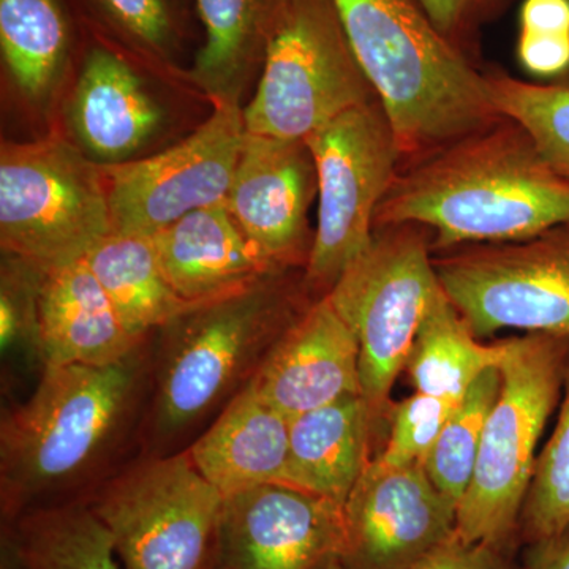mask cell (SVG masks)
Listing matches in <instances>:
<instances>
[{
	"label": "cell",
	"mask_w": 569,
	"mask_h": 569,
	"mask_svg": "<svg viewBox=\"0 0 569 569\" xmlns=\"http://www.w3.org/2000/svg\"><path fill=\"white\" fill-rule=\"evenodd\" d=\"M400 223L430 230L433 253L523 241L569 223V181L503 116L400 167L376 228Z\"/></svg>",
	"instance_id": "obj_1"
},
{
	"label": "cell",
	"mask_w": 569,
	"mask_h": 569,
	"mask_svg": "<svg viewBox=\"0 0 569 569\" xmlns=\"http://www.w3.org/2000/svg\"><path fill=\"white\" fill-rule=\"evenodd\" d=\"M395 129L403 163L503 118L485 70L445 39L418 0H332Z\"/></svg>",
	"instance_id": "obj_2"
},
{
	"label": "cell",
	"mask_w": 569,
	"mask_h": 569,
	"mask_svg": "<svg viewBox=\"0 0 569 569\" xmlns=\"http://www.w3.org/2000/svg\"><path fill=\"white\" fill-rule=\"evenodd\" d=\"M144 377L141 347L110 366L44 367L0 425L3 512L22 515L91 473L132 421Z\"/></svg>",
	"instance_id": "obj_3"
},
{
	"label": "cell",
	"mask_w": 569,
	"mask_h": 569,
	"mask_svg": "<svg viewBox=\"0 0 569 569\" xmlns=\"http://www.w3.org/2000/svg\"><path fill=\"white\" fill-rule=\"evenodd\" d=\"M280 272L197 306L163 328L152 407L153 436L171 440L246 387L301 313Z\"/></svg>",
	"instance_id": "obj_4"
},
{
	"label": "cell",
	"mask_w": 569,
	"mask_h": 569,
	"mask_svg": "<svg viewBox=\"0 0 569 569\" xmlns=\"http://www.w3.org/2000/svg\"><path fill=\"white\" fill-rule=\"evenodd\" d=\"M569 361L568 337L529 332L508 340L501 389L486 421L477 468L458 507L462 541L500 546L522 515L539 438L559 406Z\"/></svg>",
	"instance_id": "obj_5"
},
{
	"label": "cell",
	"mask_w": 569,
	"mask_h": 569,
	"mask_svg": "<svg viewBox=\"0 0 569 569\" xmlns=\"http://www.w3.org/2000/svg\"><path fill=\"white\" fill-rule=\"evenodd\" d=\"M110 231V203L100 163L61 138L3 142V253L48 272L84 260Z\"/></svg>",
	"instance_id": "obj_6"
},
{
	"label": "cell",
	"mask_w": 569,
	"mask_h": 569,
	"mask_svg": "<svg viewBox=\"0 0 569 569\" xmlns=\"http://www.w3.org/2000/svg\"><path fill=\"white\" fill-rule=\"evenodd\" d=\"M378 99L332 0H287L244 108L247 132L306 141L343 112Z\"/></svg>",
	"instance_id": "obj_7"
},
{
	"label": "cell",
	"mask_w": 569,
	"mask_h": 569,
	"mask_svg": "<svg viewBox=\"0 0 569 569\" xmlns=\"http://www.w3.org/2000/svg\"><path fill=\"white\" fill-rule=\"evenodd\" d=\"M432 253V233L421 224L376 228L365 253L326 295L358 340L362 396L373 418L387 406L440 290Z\"/></svg>",
	"instance_id": "obj_8"
},
{
	"label": "cell",
	"mask_w": 569,
	"mask_h": 569,
	"mask_svg": "<svg viewBox=\"0 0 569 569\" xmlns=\"http://www.w3.org/2000/svg\"><path fill=\"white\" fill-rule=\"evenodd\" d=\"M306 142L316 162L318 217L305 284L325 296L372 242L378 208L403 159L378 99L343 112Z\"/></svg>",
	"instance_id": "obj_9"
},
{
	"label": "cell",
	"mask_w": 569,
	"mask_h": 569,
	"mask_svg": "<svg viewBox=\"0 0 569 569\" xmlns=\"http://www.w3.org/2000/svg\"><path fill=\"white\" fill-rule=\"evenodd\" d=\"M126 569H203L211 563L223 496L189 452L140 460L89 501Z\"/></svg>",
	"instance_id": "obj_10"
},
{
	"label": "cell",
	"mask_w": 569,
	"mask_h": 569,
	"mask_svg": "<svg viewBox=\"0 0 569 569\" xmlns=\"http://www.w3.org/2000/svg\"><path fill=\"white\" fill-rule=\"evenodd\" d=\"M433 266L475 336L519 329L569 339V223L523 241L447 250Z\"/></svg>",
	"instance_id": "obj_11"
},
{
	"label": "cell",
	"mask_w": 569,
	"mask_h": 569,
	"mask_svg": "<svg viewBox=\"0 0 569 569\" xmlns=\"http://www.w3.org/2000/svg\"><path fill=\"white\" fill-rule=\"evenodd\" d=\"M246 132L239 103L213 100L212 114L178 144L146 159L100 164L111 231L152 236L187 213L224 203Z\"/></svg>",
	"instance_id": "obj_12"
},
{
	"label": "cell",
	"mask_w": 569,
	"mask_h": 569,
	"mask_svg": "<svg viewBox=\"0 0 569 569\" xmlns=\"http://www.w3.org/2000/svg\"><path fill=\"white\" fill-rule=\"evenodd\" d=\"M458 505L425 467L370 460L343 505L339 560L347 569H413L456 533Z\"/></svg>",
	"instance_id": "obj_13"
},
{
	"label": "cell",
	"mask_w": 569,
	"mask_h": 569,
	"mask_svg": "<svg viewBox=\"0 0 569 569\" xmlns=\"http://www.w3.org/2000/svg\"><path fill=\"white\" fill-rule=\"evenodd\" d=\"M343 507L287 485L223 498L213 569H321L339 557Z\"/></svg>",
	"instance_id": "obj_14"
},
{
	"label": "cell",
	"mask_w": 569,
	"mask_h": 569,
	"mask_svg": "<svg viewBox=\"0 0 569 569\" xmlns=\"http://www.w3.org/2000/svg\"><path fill=\"white\" fill-rule=\"evenodd\" d=\"M317 193L316 162L306 141L246 132L224 204L272 271L306 268L313 241L307 213Z\"/></svg>",
	"instance_id": "obj_15"
},
{
	"label": "cell",
	"mask_w": 569,
	"mask_h": 569,
	"mask_svg": "<svg viewBox=\"0 0 569 569\" xmlns=\"http://www.w3.org/2000/svg\"><path fill=\"white\" fill-rule=\"evenodd\" d=\"M249 383L288 419L362 395L358 340L328 296L288 326Z\"/></svg>",
	"instance_id": "obj_16"
},
{
	"label": "cell",
	"mask_w": 569,
	"mask_h": 569,
	"mask_svg": "<svg viewBox=\"0 0 569 569\" xmlns=\"http://www.w3.org/2000/svg\"><path fill=\"white\" fill-rule=\"evenodd\" d=\"M162 121V108L129 59L107 40H93L70 104L71 130L81 151L100 164L127 162Z\"/></svg>",
	"instance_id": "obj_17"
},
{
	"label": "cell",
	"mask_w": 569,
	"mask_h": 569,
	"mask_svg": "<svg viewBox=\"0 0 569 569\" xmlns=\"http://www.w3.org/2000/svg\"><path fill=\"white\" fill-rule=\"evenodd\" d=\"M152 241L176 293L194 305L227 298L276 274L224 203L187 213L152 234Z\"/></svg>",
	"instance_id": "obj_18"
},
{
	"label": "cell",
	"mask_w": 569,
	"mask_h": 569,
	"mask_svg": "<svg viewBox=\"0 0 569 569\" xmlns=\"http://www.w3.org/2000/svg\"><path fill=\"white\" fill-rule=\"evenodd\" d=\"M47 366H110L142 346L129 331L84 260L44 272L39 296Z\"/></svg>",
	"instance_id": "obj_19"
},
{
	"label": "cell",
	"mask_w": 569,
	"mask_h": 569,
	"mask_svg": "<svg viewBox=\"0 0 569 569\" xmlns=\"http://www.w3.org/2000/svg\"><path fill=\"white\" fill-rule=\"evenodd\" d=\"M187 452L223 498L258 486H288L290 419L247 383Z\"/></svg>",
	"instance_id": "obj_20"
},
{
	"label": "cell",
	"mask_w": 569,
	"mask_h": 569,
	"mask_svg": "<svg viewBox=\"0 0 569 569\" xmlns=\"http://www.w3.org/2000/svg\"><path fill=\"white\" fill-rule=\"evenodd\" d=\"M373 413L362 395L290 419L288 486L346 505L366 470Z\"/></svg>",
	"instance_id": "obj_21"
},
{
	"label": "cell",
	"mask_w": 569,
	"mask_h": 569,
	"mask_svg": "<svg viewBox=\"0 0 569 569\" xmlns=\"http://www.w3.org/2000/svg\"><path fill=\"white\" fill-rule=\"evenodd\" d=\"M203 26L192 80L212 100L238 102L241 84L261 70L287 0H193Z\"/></svg>",
	"instance_id": "obj_22"
},
{
	"label": "cell",
	"mask_w": 569,
	"mask_h": 569,
	"mask_svg": "<svg viewBox=\"0 0 569 569\" xmlns=\"http://www.w3.org/2000/svg\"><path fill=\"white\" fill-rule=\"evenodd\" d=\"M86 263L102 284L123 325L144 340L153 329H163L197 306L181 298L164 276L152 236H104Z\"/></svg>",
	"instance_id": "obj_23"
},
{
	"label": "cell",
	"mask_w": 569,
	"mask_h": 569,
	"mask_svg": "<svg viewBox=\"0 0 569 569\" xmlns=\"http://www.w3.org/2000/svg\"><path fill=\"white\" fill-rule=\"evenodd\" d=\"M507 350L508 340L479 343L440 287L419 326L406 369L418 392L462 400L486 370L500 367Z\"/></svg>",
	"instance_id": "obj_24"
},
{
	"label": "cell",
	"mask_w": 569,
	"mask_h": 569,
	"mask_svg": "<svg viewBox=\"0 0 569 569\" xmlns=\"http://www.w3.org/2000/svg\"><path fill=\"white\" fill-rule=\"evenodd\" d=\"M73 44L63 0H0V51L14 84L29 99L51 91Z\"/></svg>",
	"instance_id": "obj_25"
},
{
	"label": "cell",
	"mask_w": 569,
	"mask_h": 569,
	"mask_svg": "<svg viewBox=\"0 0 569 569\" xmlns=\"http://www.w3.org/2000/svg\"><path fill=\"white\" fill-rule=\"evenodd\" d=\"M17 548L26 569H122L111 531L81 501L22 512Z\"/></svg>",
	"instance_id": "obj_26"
},
{
	"label": "cell",
	"mask_w": 569,
	"mask_h": 569,
	"mask_svg": "<svg viewBox=\"0 0 569 569\" xmlns=\"http://www.w3.org/2000/svg\"><path fill=\"white\" fill-rule=\"evenodd\" d=\"M493 107L522 126L550 167L569 181V77L548 84L511 77L501 69H486Z\"/></svg>",
	"instance_id": "obj_27"
},
{
	"label": "cell",
	"mask_w": 569,
	"mask_h": 569,
	"mask_svg": "<svg viewBox=\"0 0 569 569\" xmlns=\"http://www.w3.org/2000/svg\"><path fill=\"white\" fill-rule=\"evenodd\" d=\"M500 389V367L486 370L460 400L422 466L438 492L458 507L473 479L486 421Z\"/></svg>",
	"instance_id": "obj_28"
},
{
	"label": "cell",
	"mask_w": 569,
	"mask_h": 569,
	"mask_svg": "<svg viewBox=\"0 0 569 569\" xmlns=\"http://www.w3.org/2000/svg\"><path fill=\"white\" fill-rule=\"evenodd\" d=\"M520 522L530 542L569 529V361L559 417L552 436L539 452Z\"/></svg>",
	"instance_id": "obj_29"
},
{
	"label": "cell",
	"mask_w": 569,
	"mask_h": 569,
	"mask_svg": "<svg viewBox=\"0 0 569 569\" xmlns=\"http://www.w3.org/2000/svg\"><path fill=\"white\" fill-rule=\"evenodd\" d=\"M93 18L134 51L168 61L181 44L183 26L176 0H84Z\"/></svg>",
	"instance_id": "obj_30"
},
{
	"label": "cell",
	"mask_w": 569,
	"mask_h": 569,
	"mask_svg": "<svg viewBox=\"0 0 569 569\" xmlns=\"http://www.w3.org/2000/svg\"><path fill=\"white\" fill-rule=\"evenodd\" d=\"M0 284V347L3 358H20L44 369L39 326V296L44 272L3 253Z\"/></svg>",
	"instance_id": "obj_31"
},
{
	"label": "cell",
	"mask_w": 569,
	"mask_h": 569,
	"mask_svg": "<svg viewBox=\"0 0 569 569\" xmlns=\"http://www.w3.org/2000/svg\"><path fill=\"white\" fill-rule=\"evenodd\" d=\"M460 400L429 395L408 397L392 415L391 436L381 452V462L389 467L425 466Z\"/></svg>",
	"instance_id": "obj_32"
},
{
	"label": "cell",
	"mask_w": 569,
	"mask_h": 569,
	"mask_svg": "<svg viewBox=\"0 0 569 569\" xmlns=\"http://www.w3.org/2000/svg\"><path fill=\"white\" fill-rule=\"evenodd\" d=\"M438 32L471 59L477 58L479 36L503 17L516 0H418Z\"/></svg>",
	"instance_id": "obj_33"
},
{
	"label": "cell",
	"mask_w": 569,
	"mask_h": 569,
	"mask_svg": "<svg viewBox=\"0 0 569 569\" xmlns=\"http://www.w3.org/2000/svg\"><path fill=\"white\" fill-rule=\"evenodd\" d=\"M516 58L527 73L542 78L569 74V36L519 32Z\"/></svg>",
	"instance_id": "obj_34"
},
{
	"label": "cell",
	"mask_w": 569,
	"mask_h": 569,
	"mask_svg": "<svg viewBox=\"0 0 569 569\" xmlns=\"http://www.w3.org/2000/svg\"><path fill=\"white\" fill-rule=\"evenodd\" d=\"M413 569H511L500 546L462 541L452 535Z\"/></svg>",
	"instance_id": "obj_35"
},
{
	"label": "cell",
	"mask_w": 569,
	"mask_h": 569,
	"mask_svg": "<svg viewBox=\"0 0 569 569\" xmlns=\"http://www.w3.org/2000/svg\"><path fill=\"white\" fill-rule=\"evenodd\" d=\"M519 32L567 36L569 0H523L519 10Z\"/></svg>",
	"instance_id": "obj_36"
},
{
	"label": "cell",
	"mask_w": 569,
	"mask_h": 569,
	"mask_svg": "<svg viewBox=\"0 0 569 569\" xmlns=\"http://www.w3.org/2000/svg\"><path fill=\"white\" fill-rule=\"evenodd\" d=\"M526 569H569V529L531 542Z\"/></svg>",
	"instance_id": "obj_37"
},
{
	"label": "cell",
	"mask_w": 569,
	"mask_h": 569,
	"mask_svg": "<svg viewBox=\"0 0 569 569\" xmlns=\"http://www.w3.org/2000/svg\"><path fill=\"white\" fill-rule=\"evenodd\" d=\"M321 569H347L343 567L342 561L339 560V557H336V559L329 560L328 563L325 565Z\"/></svg>",
	"instance_id": "obj_38"
}]
</instances>
